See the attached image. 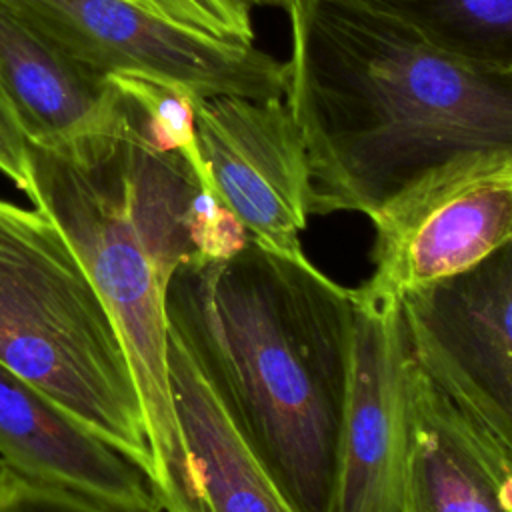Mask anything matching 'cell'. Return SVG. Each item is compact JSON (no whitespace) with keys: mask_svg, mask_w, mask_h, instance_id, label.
<instances>
[{"mask_svg":"<svg viewBox=\"0 0 512 512\" xmlns=\"http://www.w3.org/2000/svg\"><path fill=\"white\" fill-rule=\"evenodd\" d=\"M284 100L310 216L368 220L448 172L512 160V72L450 56L352 0H294Z\"/></svg>","mask_w":512,"mask_h":512,"instance_id":"cell-1","label":"cell"},{"mask_svg":"<svg viewBox=\"0 0 512 512\" xmlns=\"http://www.w3.org/2000/svg\"><path fill=\"white\" fill-rule=\"evenodd\" d=\"M28 170V198L60 228L120 336L162 512H210L174 406L166 292L186 260L230 252L248 234L180 152L152 144L142 108L122 88L98 128L28 142Z\"/></svg>","mask_w":512,"mask_h":512,"instance_id":"cell-2","label":"cell"},{"mask_svg":"<svg viewBox=\"0 0 512 512\" xmlns=\"http://www.w3.org/2000/svg\"><path fill=\"white\" fill-rule=\"evenodd\" d=\"M354 296L250 236L168 284L170 334L298 512H334Z\"/></svg>","mask_w":512,"mask_h":512,"instance_id":"cell-3","label":"cell"},{"mask_svg":"<svg viewBox=\"0 0 512 512\" xmlns=\"http://www.w3.org/2000/svg\"><path fill=\"white\" fill-rule=\"evenodd\" d=\"M0 362L152 478V450L120 336L60 228L0 198ZM154 482V478H152Z\"/></svg>","mask_w":512,"mask_h":512,"instance_id":"cell-4","label":"cell"},{"mask_svg":"<svg viewBox=\"0 0 512 512\" xmlns=\"http://www.w3.org/2000/svg\"><path fill=\"white\" fill-rule=\"evenodd\" d=\"M8 2L64 56L100 78L150 76L198 98L266 100L286 90V66L254 44L210 38L130 0Z\"/></svg>","mask_w":512,"mask_h":512,"instance_id":"cell-5","label":"cell"},{"mask_svg":"<svg viewBox=\"0 0 512 512\" xmlns=\"http://www.w3.org/2000/svg\"><path fill=\"white\" fill-rule=\"evenodd\" d=\"M400 300L418 368L512 460V242Z\"/></svg>","mask_w":512,"mask_h":512,"instance_id":"cell-6","label":"cell"},{"mask_svg":"<svg viewBox=\"0 0 512 512\" xmlns=\"http://www.w3.org/2000/svg\"><path fill=\"white\" fill-rule=\"evenodd\" d=\"M208 192L266 250L306 260L310 168L284 96H210L194 102Z\"/></svg>","mask_w":512,"mask_h":512,"instance_id":"cell-7","label":"cell"},{"mask_svg":"<svg viewBox=\"0 0 512 512\" xmlns=\"http://www.w3.org/2000/svg\"><path fill=\"white\" fill-rule=\"evenodd\" d=\"M364 290L402 294L456 276L512 242V160L438 176L384 206L374 218Z\"/></svg>","mask_w":512,"mask_h":512,"instance_id":"cell-8","label":"cell"},{"mask_svg":"<svg viewBox=\"0 0 512 512\" xmlns=\"http://www.w3.org/2000/svg\"><path fill=\"white\" fill-rule=\"evenodd\" d=\"M354 292L334 512H402L412 362L402 300Z\"/></svg>","mask_w":512,"mask_h":512,"instance_id":"cell-9","label":"cell"},{"mask_svg":"<svg viewBox=\"0 0 512 512\" xmlns=\"http://www.w3.org/2000/svg\"><path fill=\"white\" fill-rule=\"evenodd\" d=\"M0 458L30 482L110 512H162L140 464L2 362Z\"/></svg>","mask_w":512,"mask_h":512,"instance_id":"cell-10","label":"cell"},{"mask_svg":"<svg viewBox=\"0 0 512 512\" xmlns=\"http://www.w3.org/2000/svg\"><path fill=\"white\" fill-rule=\"evenodd\" d=\"M402 512H512V460L428 380L414 358Z\"/></svg>","mask_w":512,"mask_h":512,"instance_id":"cell-11","label":"cell"},{"mask_svg":"<svg viewBox=\"0 0 512 512\" xmlns=\"http://www.w3.org/2000/svg\"><path fill=\"white\" fill-rule=\"evenodd\" d=\"M0 84L32 144H56L108 120L112 80L64 56L8 0H0Z\"/></svg>","mask_w":512,"mask_h":512,"instance_id":"cell-12","label":"cell"},{"mask_svg":"<svg viewBox=\"0 0 512 512\" xmlns=\"http://www.w3.org/2000/svg\"><path fill=\"white\" fill-rule=\"evenodd\" d=\"M168 364L178 422L210 512H298L174 334Z\"/></svg>","mask_w":512,"mask_h":512,"instance_id":"cell-13","label":"cell"},{"mask_svg":"<svg viewBox=\"0 0 512 512\" xmlns=\"http://www.w3.org/2000/svg\"><path fill=\"white\" fill-rule=\"evenodd\" d=\"M470 64L512 72V0H352Z\"/></svg>","mask_w":512,"mask_h":512,"instance_id":"cell-14","label":"cell"},{"mask_svg":"<svg viewBox=\"0 0 512 512\" xmlns=\"http://www.w3.org/2000/svg\"><path fill=\"white\" fill-rule=\"evenodd\" d=\"M144 10L216 40L252 44L250 8L236 0H130Z\"/></svg>","mask_w":512,"mask_h":512,"instance_id":"cell-15","label":"cell"},{"mask_svg":"<svg viewBox=\"0 0 512 512\" xmlns=\"http://www.w3.org/2000/svg\"><path fill=\"white\" fill-rule=\"evenodd\" d=\"M0 512H110L76 496L40 486L10 470L0 472Z\"/></svg>","mask_w":512,"mask_h":512,"instance_id":"cell-16","label":"cell"},{"mask_svg":"<svg viewBox=\"0 0 512 512\" xmlns=\"http://www.w3.org/2000/svg\"><path fill=\"white\" fill-rule=\"evenodd\" d=\"M0 172L26 196L30 194L28 138L20 118L0 84Z\"/></svg>","mask_w":512,"mask_h":512,"instance_id":"cell-17","label":"cell"},{"mask_svg":"<svg viewBox=\"0 0 512 512\" xmlns=\"http://www.w3.org/2000/svg\"><path fill=\"white\" fill-rule=\"evenodd\" d=\"M244 4L246 8H282L288 12V8L294 4V0H236Z\"/></svg>","mask_w":512,"mask_h":512,"instance_id":"cell-18","label":"cell"},{"mask_svg":"<svg viewBox=\"0 0 512 512\" xmlns=\"http://www.w3.org/2000/svg\"><path fill=\"white\" fill-rule=\"evenodd\" d=\"M4 468H6V462H4V460H2V458H0V472H2V470H4Z\"/></svg>","mask_w":512,"mask_h":512,"instance_id":"cell-19","label":"cell"}]
</instances>
